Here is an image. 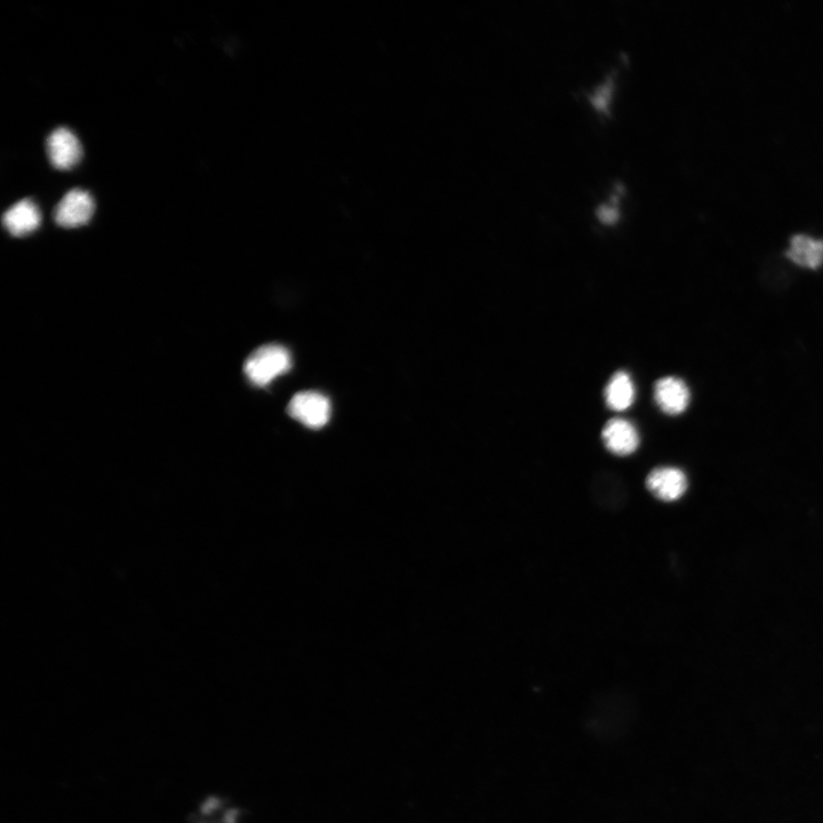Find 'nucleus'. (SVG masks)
<instances>
[{"mask_svg":"<svg viewBox=\"0 0 823 823\" xmlns=\"http://www.w3.org/2000/svg\"><path fill=\"white\" fill-rule=\"evenodd\" d=\"M292 358L283 346L267 345L255 350L244 366L246 377L258 387L270 385L276 378L289 372Z\"/></svg>","mask_w":823,"mask_h":823,"instance_id":"nucleus-1","label":"nucleus"},{"mask_svg":"<svg viewBox=\"0 0 823 823\" xmlns=\"http://www.w3.org/2000/svg\"><path fill=\"white\" fill-rule=\"evenodd\" d=\"M287 413L307 428L321 429L330 420L331 403L321 393L303 391L291 399Z\"/></svg>","mask_w":823,"mask_h":823,"instance_id":"nucleus-2","label":"nucleus"},{"mask_svg":"<svg viewBox=\"0 0 823 823\" xmlns=\"http://www.w3.org/2000/svg\"><path fill=\"white\" fill-rule=\"evenodd\" d=\"M94 202L89 193L74 189L63 197L55 209L54 218L63 228H77L86 225L92 218Z\"/></svg>","mask_w":823,"mask_h":823,"instance_id":"nucleus-3","label":"nucleus"},{"mask_svg":"<svg viewBox=\"0 0 823 823\" xmlns=\"http://www.w3.org/2000/svg\"><path fill=\"white\" fill-rule=\"evenodd\" d=\"M47 155L55 169H73L81 161L82 146L76 135L66 127H60L50 134L46 141Z\"/></svg>","mask_w":823,"mask_h":823,"instance_id":"nucleus-4","label":"nucleus"},{"mask_svg":"<svg viewBox=\"0 0 823 823\" xmlns=\"http://www.w3.org/2000/svg\"><path fill=\"white\" fill-rule=\"evenodd\" d=\"M646 486L655 498L665 502H674L685 494L687 478L682 470L663 467L652 471L646 479Z\"/></svg>","mask_w":823,"mask_h":823,"instance_id":"nucleus-5","label":"nucleus"},{"mask_svg":"<svg viewBox=\"0 0 823 823\" xmlns=\"http://www.w3.org/2000/svg\"><path fill=\"white\" fill-rule=\"evenodd\" d=\"M654 398L662 412L668 415H678L686 411L690 404L691 394L684 381L668 377L655 383Z\"/></svg>","mask_w":823,"mask_h":823,"instance_id":"nucleus-6","label":"nucleus"},{"mask_svg":"<svg viewBox=\"0 0 823 823\" xmlns=\"http://www.w3.org/2000/svg\"><path fill=\"white\" fill-rule=\"evenodd\" d=\"M606 449L618 457H628L639 446V435L633 423L623 419H612L603 429Z\"/></svg>","mask_w":823,"mask_h":823,"instance_id":"nucleus-7","label":"nucleus"},{"mask_svg":"<svg viewBox=\"0 0 823 823\" xmlns=\"http://www.w3.org/2000/svg\"><path fill=\"white\" fill-rule=\"evenodd\" d=\"M41 213L30 199L13 205L3 217V225L15 237H22L34 233L41 225Z\"/></svg>","mask_w":823,"mask_h":823,"instance_id":"nucleus-8","label":"nucleus"},{"mask_svg":"<svg viewBox=\"0 0 823 823\" xmlns=\"http://www.w3.org/2000/svg\"><path fill=\"white\" fill-rule=\"evenodd\" d=\"M787 257L799 267L817 270L823 265V241L807 235H796L790 239Z\"/></svg>","mask_w":823,"mask_h":823,"instance_id":"nucleus-9","label":"nucleus"},{"mask_svg":"<svg viewBox=\"0 0 823 823\" xmlns=\"http://www.w3.org/2000/svg\"><path fill=\"white\" fill-rule=\"evenodd\" d=\"M635 399V387L629 374L618 372L613 375L605 388V401L612 411L622 412L633 405Z\"/></svg>","mask_w":823,"mask_h":823,"instance_id":"nucleus-10","label":"nucleus"},{"mask_svg":"<svg viewBox=\"0 0 823 823\" xmlns=\"http://www.w3.org/2000/svg\"><path fill=\"white\" fill-rule=\"evenodd\" d=\"M613 83L612 78L607 79L603 85L597 87L596 91L590 97L591 105H593L597 111H601V113H606V111L609 110L613 95Z\"/></svg>","mask_w":823,"mask_h":823,"instance_id":"nucleus-11","label":"nucleus"},{"mask_svg":"<svg viewBox=\"0 0 823 823\" xmlns=\"http://www.w3.org/2000/svg\"><path fill=\"white\" fill-rule=\"evenodd\" d=\"M618 197L612 198L611 204H603L597 209V217L604 225H614L619 220L620 212L618 206Z\"/></svg>","mask_w":823,"mask_h":823,"instance_id":"nucleus-12","label":"nucleus"}]
</instances>
